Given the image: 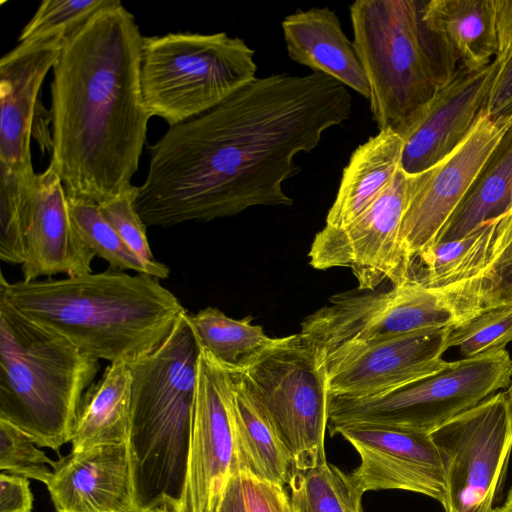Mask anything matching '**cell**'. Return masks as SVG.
<instances>
[{"label":"cell","mask_w":512,"mask_h":512,"mask_svg":"<svg viewBox=\"0 0 512 512\" xmlns=\"http://www.w3.org/2000/svg\"><path fill=\"white\" fill-rule=\"evenodd\" d=\"M351 111L347 87L326 74L256 77L149 147L136 210L147 227H171L290 206L283 184L300 170L295 157L315 149Z\"/></svg>","instance_id":"6da1fadb"},{"label":"cell","mask_w":512,"mask_h":512,"mask_svg":"<svg viewBox=\"0 0 512 512\" xmlns=\"http://www.w3.org/2000/svg\"><path fill=\"white\" fill-rule=\"evenodd\" d=\"M143 37L120 1L63 39L51 82L49 165L69 199L100 205L132 186L147 139Z\"/></svg>","instance_id":"7a4b0ae2"},{"label":"cell","mask_w":512,"mask_h":512,"mask_svg":"<svg viewBox=\"0 0 512 512\" xmlns=\"http://www.w3.org/2000/svg\"><path fill=\"white\" fill-rule=\"evenodd\" d=\"M0 295L31 321L110 363L131 364L152 353L187 311L160 279L110 268L15 283L1 274Z\"/></svg>","instance_id":"3957f363"},{"label":"cell","mask_w":512,"mask_h":512,"mask_svg":"<svg viewBox=\"0 0 512 512\" xmlns=\"http://www.w3.org/2000/svg\"><path fill=\"white\" fill-rule=\"evenodd\" d=\"M201 348L186 311L164 342L128 364L132 374L127 441L137 510L178 512L187 473Z\"/></svg>","instance_id":"277c9868"},{"label":"cell","mask_w":512,"mask_h":512,"mask_svg":"<svg viewBox=\"0 0 512 512\" xmlns=\"http://www.w3.org/2000/svg\"><path fill=\"white\" fill-rule=\"evenodd\" d=\"M426 0H358L349 8L353 44L379 131L403 137L459 62L425 19Z\"/></svg>","instance_id":"5b68a950"},{"label":"cell","mask_w":512,"mask_h":512,"mask_svg":"<svg viewBox=\"0 0 512 512\" xmlns=\"http://www.w3.org/2000/svg\"><path fill=\"white\" fill-rule=\"evenodd\" d=\"M100 360L31 321L0 295V419L37 446L71 442L81 399Z\"/></svg>","instance_id":"8992f818"},{"label":"cell","mask_w":512,"mask_h":512,"mask_svg":"<svg viewBox=\"0 0 512 512\" xmlns=\"http://www.w3.org/2000/svg\"><path fill=\"white\" fill-rule=\"evenodd\" d=\"M254 54L225 32L143 37L140 86L149 115L170 127L212 109L256 78Z\"/></svg>","instance_id":"52a82bcc"},{"label":"cell","mask_w":512,"mask_h":512,"mask_svg":"<svg viewBox=\"0 0 512 512\" xmlns=\"http://www.w3.org/2000/svg\"><path fill=\"white\" fill-rule=\"evenodd\" d=\"M505 349L463 358L393 391L367 399L328 396V427L368 423L430 433L512 382Z\"/></svg>","instance_id":"ba28073f"},{"label":"cell","mask_w":512,"mask_h":512,"mask_svg":"<svg viewBox=\"0 0 512 512\" xmlns=\"http://www.w3.org/2000/svg\"><path fill=\"white\" fill-rule=\"evenodd\" d=\"M232 371L264 409L289 451L294 469L326 462V377L298 333L277 338L246 368Z\"/></svg>","instance_id":"9c48e42d"},{"label":"cell","mask_w":512,"mask_h":512,"mask_svg":"<svg viewBox=\"0 0 512 512\" xmlns=\"http://www.w3.org/2000/svg\"><path fill=\"white\" fill-rule=\"evenodd\" d=\"M459 318L443 293L414 281L384 291L345 292L301 322L298 335L321 365L363 344L421 330L452 328Z\"/></svg>","instance_id":"30bf717a"},{"label":"cell","mask_w":512,"mask_h":512,"mask_svg":"<svg viewBox=\"0 0 512 512\" xmlns=\"http://www.w3.org/2000/svg\"><path fill=\"white\" fill-rule=\"evenodd\" d=\"M446 484V512H493L512 450L507 391L488 397L430 432Z\"/></svg>","instance_id":"8fae6325"},{"label":"cell","mask_w":512,"mask_h":512,"mask_svg":"<svg viewBox=\"0 0 512 512\" xmlns=\"http://www.w3.org/2000/svg\"><path fill=\"white\" fill-rule=\"evenodd\" d=\"M407 177L400 168L372 206L348 226H324L311 244L309 264L318 270L350 268L361 291L375 290L384 281L391 286L410 281L398 243Z\"/></svg>","instance_id":"7c38bea8"},{"label":"cell","mask_w":512,"mask_h":512,"mask_svg":"<svg viewBox=\"0 0 512 512\" xmlns=\"http://www.w3.org/2000/svg\"><path fill=\"white\" fill-rule=\"evenodd\" d=\"M233 407L229 369L201 349L186 481L178 512H217L236 474Z\"/></svg>","instance_id":"4fadbf2b"},{"label":"cell","mask_w":512,"mask_h":512,"mask_svg":"<svg viewBox=\"0 0 512 512\" xmlns=\"http://www.w3.org/2000/svg\"><path fill=\"white\" fill-rule=\"evenodd\" d=\"M512 123L486 113L468 137L431 168L407 175V196L398 243L406 265L431 247L480 169Z\"/></svg>","instance_id":"5bb4252c"},{"label":"cell","mask_w":512,"mask_h":512,"mask_svg":"<svg viewBox=\"0 0 512 512\" xmlns=\"http://www.w3.org/2000/svg\"><path fill=\"white\" fill-rule=\"evenodd\" d=\"M450 329L416 331L332 355L320 365L328 396L373 398L444 368Z\"/></svg>","instance_id":"9a60e30c"},{"label":"cell","mask_w":512,"mask_h":512,"mask_svg":"<svg viewBox=\"0 0 512 512\" xmlns=\"http://www.w3.org/2000/svg\"><path fill=\"white\" fill-rule=\"evenodd\" d=\"M353 445L360 464L351 473L364 491L405 490L445 507L442 461L430 433L393 426L352 423L329 428Z\"/></svg>","instance_id":"2e32d148"},{"label":"cell","mask_w":512,"mask_h":512,"mask_svg":"<svg viewBox=\"0 0 512 512\" xmlns=\"http://www.w3.org/2000/svg\"><path fill=\"white\" fill-rule=\"evenodd\" d=\"M64 36L18 43L0 60V179L29 184L35 177L31 139L40 90L62 49Z\"/></svg>","instance_id":"e0dca14e"},{"label":"cell","mask_w":512,"mask_h":512,"mask_svg":"<svg viewBox=\"0 0 512 512\" xmlns=\"http://www.w3.org/2000/svg\"><path fill=\"white\" fill-rule=\"evenodd\" d=\"M495 71L494 60L476 71L458 67L402 137L404 173L416 175L431 168L468 137L486 111Z\"/></svg>","instance_id":"ac0fdd59"},{"label":"cell","mask_w":512,"mask_h":512,"mask_svg":"<svg viewBox=\"0 0 512 512\" xmlns=\"http://www.w3.org/2000/svg\"><path fill=\"white\" fill-rule=\"evenodd\" d=\"M23 229V281L55 274L74 277L92 272L95 255L77 232L63 183L50 165L36 173L27 187Z\"/></svg>","instance_id":"d6986e66"},{"label":"cell","mask_w":512,"mask_h":512,"mask_svg":"<svg viewBox=\"0 0 512 512\" xmlns=\"http://www.w3.org/2000/svg\"><path fill=\"white\" fill-rule=\"evenodd\" d=\"M46 484L55 512H137L127 443L71 451Z\"/></svg>","instance_id":"ffe728a7"},{"label":"cell","mask_w":512,"mask_h":512,"mask_svg":"<svg viewBox=\"0 0 512 512\" xmlns=\"http://www.w3.org/2000/svg\"><path fill=\"white\" fill-rule=\"evenodd\" d=\"M281 28L291 60L334 78L369 100L368 81L353 41L333 10H298L283 19Z\"/></svg>","instance_id":"44dd1931"},{"label":"cell","mask_w":512,"mask_h":512,"mask_svg":"<svg viewBox=\"0 0 512 512\" xmlns=\"http://www.w3.org/2000/svg\"><path fill=\"white\" fill-rule=\"evenodd\" d=\"M402 148L400 135L381 130L353 151L325 226H348L372 206L400 169Z\"/></svg>","instance_id":"7402d4cb"},{"label":"cell","mask_w":512,"mask_h":512,"mask_svg":"<svg viewBox=\"0 0 512 512\" xmlns=\"http://www.w3.org/2000/svg\"><path fill=\"white\" fill-rule=\"evenodd\" d=\"M234 389L236 473L284 486L292 458L259 402L239 376L229 370Z\"/></svg>","instance_id":"603a6c76"},{"label":"cell","mask_w":512,"mask_h":512,"mask_svg":"<svg viewBox=\"0 0 512 512\" xmlns=\"http://www.w3.org/2000/svg\"><path fill=\"white\" fill-rule=\"evenodd\" d=\"M132 374L126 363H110L84 393L72 432V451L127 443L131 424Z\"/></svg>","instance_id":"cb8c5ba5"},{"label":"cell","mask_w":512,"mask_h":512,"mask_svg":"<svg viewBox=\"0 0 512 512\" xmlns=\"http://www.w3.org/2000/svg\"><path fill=\"white\" fill-rule=\"evenodd\" d=\"M512 206V124L504 133L434 244L455 241L507 214Z\"/></svg>","instance_id":"d4e9b609"},{"label":"cell","mask_w":512,"mask_h":512,"mask_svg":"<svg viewBox=\"0 0 512 512\" xmlns=\"http://www.w3.org/2000/svg\"><path fill=\"white\" fill-rule=\"evenodd\" d=\"M425 19L464 69L481 70L494 60L496 28L492 0H426Z\"/></svg>","instance_id":"484cf974"},{"label":"cell","mask_w":512,"mask_h":512,"mask_svg":"<svg viewBox=\"0 0 512 512\" xmlns=\"http://www.w3.org/2000/svg\"><path fill=\"white\" fill-rule=\"evenodd\" d=\"M454 308L459 323L489 309L512 305V213L498 223L493 252L476 274L436 288Z\"/></svg>","instance_id":"4316f807"},{"label":"cell","mask_w":512,"mask_h":512,"mask_svg":"<svg viewBox=\"0 0 512 512\" xmlns=\"http://www.w3.org/2000/svg\"><path fill=\"white\" fill-rule=\"evenodd\" d=\"M500 218L464 238L433 244L411 263L409 280L441 288L476 274L493 252Z\"/></svg>","instance_id":"83f0119b"},{"label":"cell","mask_w":512,"mask_h":512,"mask_svg":"<svg viewBox=\"0 0 512 512\" xmlns=\"http://www.w3.org/2000/svg\"><path fill=\"white\" fill-rule=\"evenodd\" d=\"M188 319L200 348L230 370L246 368L277 339L253 324V317L232 319L215 307L188 312Z\"/></svg>","instance_id":"f1b7e54d"},{"label":"cell","mask_w":512,"mask_h":512,"mask_svg":"<svg viewBox=\"0 0 512 512\" xmlns=\"http://www.w3.org/2000/svg\"><path fill=\"white\" fill-rule=\"evenodd\" d=\"M288 485L295 512H363L362 495L351 474L327 461L313 468H292Z\"/></svg>","instance_id":"f546056e"},{"label":"cell","mask_w":512,"mask_h":512,"mask_svg":"<svg viewBox=\"0 0 512 512\" xmlns=\"http://www.w3.org/2000/svg\"><path fill=\"white\" fill-rule=\"evenodd\" d=\"M68 205L77 232L95 256L107 261L110 269L149 274L160 280L169 277L167 265L144 261L125 244L98 204L68 198Z\"/></svg>","instance_id":"4dcf8cb0"},{"label":"cell","mask_w":512,"mask_h":512,"mask_svg":"<svg viewBox=\"0 0 512 512\" xmlns=\"http://www.w3.org/2000/svg\"><path fill=\"white\" fill-rule=\"evenodd\" d=\"M512 342V305L484 311L452 327L448 348L458 347L464 358L501 350Z\"/></svg>","instance_id":"1f68e13d"},{"label":"cell","mask_w":512,"mask_h":512,"mask_svg":"<svg viewBox=\"0 0 512 512\" xmlns=\"http://www.w3.org/2000/svg\"><path fill=\"white\" fill-rule=\"evenodd\" d=\"M496 28V71L485 113L512 123V0H492Z\"/></svg>","instance_id":"d6a6232c"},{"label":"cell","mask_w":512,"mask_h":512,"mask_svg":"<svg viewBox=\"0 0 512 512\" xmlns=\"http://www.w3.org/2000/svg\"><path fill=\"white\" fill-rule=\"evenodd\" d=\"M116 0H43L22 29L18 41L28 42L50 36H66L95 13Z\"/></svg>","instance_id":"836d02e7"},{"label":"cell","mask_w":512,"mask_h":512,"mask_svg":"<svg viewBox=\"0 0 512 512\" xmlns=\"http://www.w3.org/2000/svg\"><path fill=\"white\" fill-rule=\"evenodd\" d=\"M21 429L0 419V470L44 483L52 477L55 461L35 446Z\"/></svg>","instance_id":"e575fe53"},{"label":"cell","mask_w":512,"mask_h":512,"mask_svg":"<svg viewBox=\"0 0 512 512\" xmlns=\"http://www.w3.org/2000/svg\"><path fill=\"white\" fill-rule=\"evenodd\" d=\"M136 186L99 205L104 218L114 228L125 244L141 259L157 261L150 249L146 224L136 210L134 200Z\"/></svg>","instance_id":"d590c367"},{"label":"cell","mask_w":512,"mask_h":512,"mask_svg":"<svg viewBox=\"0 0 512 512\" xmlns=\"http://www.w3.org/2000/svg\"><path fill=\"white\" fill-rule=\"evenodd\" d=\"M27 187L0 184V259L10 264L22 265L25 260L23 208Z\"/></svg>","instance_id":"8d00e7d4"},{"label":"cell","mask_w":512,"mask_h":512,"mask_svg":"<svg viewBox=\"0 0 512 512\" xmlns=\"http://www.w3.org/2000/svg\"><path fill=\"white\" fill-rule=\"evenodd\" d=\"M238 474L246 512H295L284 486Z\"/></svg>","instance_id":"74e56055"},{"label":"cell","mask_w":512,"mask_h":512,"mask_svg":"<svg viewBox=\"0 0 512 512\" xmlns=\"http://www.w3.org/2000/svg\"><path fill=\"white\" fill-rule=\"evenodd\" d=\"M33 500L27 478L1 472L0 512H32Z\"/></svg>","instance_id":"f35d334b"},{"label":"cell","mask_w":512,"mask_h":512,"mask_svg":"<svg viewBox=\"0 0 512 512\" xmlns=\"http://www.w3.org/2000/svg\"><path fill=\"white\" fill-rule=\"evenodd\" d=\"M217 512H246L238 473L230 479Z\"/></svg>","instance_id":"ab89813d"},{"label":"cell","mask_w":512,"mask_h":512,"mask_svg":"<svg viewBox=\"0 0 512 512\" xmlns=\"http://www.w3.org/2000/svg\"><path fill=\"white\" fill-rule=\"evenodd\" d=\"M493 512H512V488L509 490L504 504L495 508Z\"/></svg>","instance_id":"60d3db41"},{"label":"cell","mask_w":512,"mask_h":512,"mask_svg":"<svg viewBox=\"0 0 512 512\" xmlns=\"http://www.w3.org/2000/svg\"><path fill=\"white\" fill-rule=\"evenodd\" d=\"M137 512H174L172 509H170L168 506L160 505L155 506L147 509L138 510Z\"/></svg>","instance_id":"b9f144b4"},{"label":"cell","mask_w":512,"mask_h":512,"mask_svg":"<svg viewBox=\"0 0 512 512\" xmlns=\"http://www.w3.org/2000/svg\"><path fill=\"white\" fill-rule=\"evenodd\" d=\"M507 393L509 395V398H510V401H511V405H512V382L507 390Z\"/></svg>","instance_id":"7bdbcfd3"},{"label":"cell","mask_w":512,"mask_h":512,"mask_svg":"<svg viewBox=\"0 0 512 512\" xmlns=\"http://www.w3.org/2000/svg\"><path fill=\"white\" fill-rule=\"evenodd\" d=\"M508 213H512V206H511V209H510V211Z\"/></svg>","instance_id":"ee69618b"}]
</instances>
